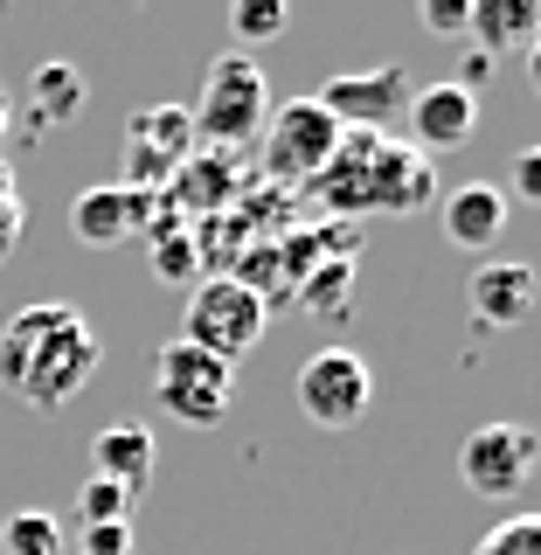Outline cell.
Segmentation results:
<instances>
[{"mask_svg": "<svg viewBox=\"0 0 541 555\" xmlns=\"http://www.w3.org/2000/svg\"><path fill=\"white\" fill-rule=\"evenodd\" d=\"M104 347L77 306L35 299L0 326V389L22 396L28 410H63L83 382L98 375Z\"/></svg>", "mask_w": 541, "mask_h": 555, "instance_id": "cell-1", "label": "cell"}, {"mask_svg": "<svg viewBox=\"0 0 541 555\" xmlns=\"http://www.w3.org/2000/svg\"><path fill=\"white\" fill-rule=\"evenodd\" d=\"M188 118H195V139H208L216 153L250 146V139L265 132V118H271V83H265V69L243 56V49L216 56V63H208V77H202V98L188 104Z\"/></svg>", "mask_w": 541, "mask_h": 555, "instance_id": "cell-2", "label": "cell"}, {"mask_svg": "<svg viewBox=\"0 0 541 555\" xmlns=\"http://www.w3.org/2000/svg\"><path fill=\"white\" fill-rule=\"evenodd\" d=\"M265 320H271V306L257 299L250 285H236V278L222 271V278H202V285L188 292L181 340L202 347V354H216L222 369H236V361L250 354L257 340H265Z\"/></svg>", "mask_w": 541, "mask_h": 555, "instance_id": "cell-3", "label": "cell"}, {"mask_svg": "<svg viewBox=\"0 0 541 555\" xmlns=\"http://www.w3.org/2000/svg\"><path fill=\"white\" fill-rule=\"evenodd\" d=\"M334 146H340V126L320 98L271 104V118H265V181L271 188H306L312 173L334 160Z\"/></svg>", "mask_w": 541, "mask_h": 555, "instance_id": "cell-4", "label": "cell"}, {"mask_svg": "<svg viewBox=\"0 0 541 555\" xmlns=\"http://www.w3.org/2000/svg\"><path fill=\"white\" fill-rule=\"evenodd\" d=\"M153 396H160V410L173 424H222L230 416V369H222L216 354H202V347H188L173 334L160 354H153Z\"/></svg>", "mask_w": 541, "mask_h": 555, "instance_id": "cell-5", "label": "cell"}, {"mask_svg": "<svg viewBox=\"0 0 541 555\" xmlns=\"http://www.w3.org/2000/svg\"><path fill=\"white\" fill-rule=\"evenodd\" d=\"M188 160H195V118H188V104H146V112H132V126H126V188L160 195Z\"/></svg>", "mask_w": 541, "mask_h": 555, "instance_id": "cell-6", "label": "cell"}, {"mask_svg": "<svg viewBox=\"0 0 541 555\" xmlns=\"http://www.w3.org/2000/svg\"><path fill=\"white\" fill-rule=\"evenodd\" d=\"M375 403V375L355 347H320V354L299 369V410L320 430H355Z\"/></svg>", "mask_w": 541, "mask_h": 555, "instance_id": "cell-7", "label": "cell"}, {"mask_svg": "<svg viewBox=\"0 0 541 555\" xmlns=\"http://www.w3.org/2000/svg\"><path fill=\"white\" fill-rule=\"evenodd\" d=\"M541 465V438L528 424H479L473 438L459 444V479L473 486L479 500H514L520 486L534 479Z\"/></svg>", "mask_w": 541, "mask_h": 555, "instance_id": "cell-8", "label": "cell"}, {"mask_svg": "<svg viewBox=\"0 0 541 555\" xmlns=\"http://www.w3.org/2000/svg\"><path fill=\"white\" fill-rule=\"evenodd\" d=\"M320 104L334 112L340 132H382V139H389V126L410 112V69H403V63L347 69V77H334V83L320 91Z\"/></svg>", "mask_w": 541, "mask_h": 555, "instance_id": "cell-9", "label": "cell"}, {"mask_svg": "<svg viewBox=\"0 0 541 555\" xmlns=\"http://www.w3.org/2000/svg\"><path fill=\"white\" fill-rule=\"evenodd\" d=\"M153 216H160V195H139V188H126V181L83 188V195L69 202V230H77V243H91V250H112V243L146 236Z\"/></svg>", "mask_w": 541, "mask_h": 555, "instance_id": "cell-10", "label": "cell"}, {"mask_svg": "<svg viewBox=\"0 0 541 555\" xmlns=\"http://www.w3.org/2000/svg\"><path fill=\"white\" fill-rule=\"evenodd\" d=\"M403 118H410V146L430 160V153H451L479 132V98L459 91V83H430V91H410Z\"/></svg>", "mask_w": 541, "mask_h": 555, "instance_id": "cell-11", "label": "cell"}, {"mask_svg": "<svg viewBox=\"0 0 541 555\" xmlns=\"http://www.w3.org/2000/svg\"><path fill=\"white\" fill-rule=\"evenodd\" d=\"M430 188H438V173L416 146H396V139H382L375 153V173H369V216H396V208H424Z\"/></svg>", "mask_w": 541, "mask_h": 555, "instance_id": "cell-12", "label": "cell"}, {"mask_svg": "<svg viewBox=\"0 0 541 555\" xmlns=\"http://www.w3.org/2000/svg\"><path fill=\"white\" fill-rule=\"evenodd\" d=\"M243 195V188H236V167L230 160H222V153H202V160L195 167H181V173H173V181H167V195H160V208H167V216H230V202Z\"/></svg>", "mask_w": 541, "mask_h": 555, "instance_id": "cell-13", "label": "cell"}, {"mask_svg": "<svg viewBox=\"0 0 541 555\" xmlns=\"http://www.w3.org/2000/svg\"><path fill=\"white\" fill-rule=\"evenodd\" d=\"M534 264H507V257H500V264H479L473 271V292H465V299H473V320L479 326H520L534 312Z\"/></svg>", "mask_w": 541, "mask_h": 555, "instance_id": "cell-14", "label": "cell"}, {"mask_svg": "<svg viewBox=\"0 0 541 555\" xmlns=\"http://www.w3.org/2000/svg\"><path fill=\"white\" fill-rule=\"evenodd\" d=\"M91 479H112L126 493H146L153 479V430L146 424H104L91 438Z\"/></svg>", "mask_w": 541, "mask_h": 555, "instance_id": "cell-15", "label": "cell"}, {"mask_svg": "<svg viewBox=\"0 0 541 555\" xmlns=\"http://www.w3.org/2000/svg\"><path fill=\"white\" fill-rule=\"evenodd\" d=\"M534 35H541V8H534V0H473L465 42L486 49V56H507V49L534 42Z\"/></svg>", "mask_w": 541, "mask_h": 555, "instance_id": "cell-16", "label": "cell"}, {"mask_svg": "<svg viewBox=\"0 0 541 555\" xmlns=\"http://www.w3.org/2000/svg\"><path fill=\"white\" fill-rule=\"evenodd\" d=\"M500 230H507V195H500V188L473 181L445 202V236L459 243V250H486V243H500Z\"/></svg>", "mask_w": 541, "mask_h": 555, "instance_id": "cell-17", "label": "cell"}, {"mask_svg": "<svg viewBox=\"0 0 541 555\" xmlns=\"http://www.w3.org/2000/svg\"><path fill=\"white\" fill-rule=\"evenodd\" d=\"M0 555H69L63 548V520L28 507V514H8L0 520Z\"/></svg>", "mask_w": 541, "mask_h": 555, "instance_id": "cell-18", "label": "cell"}, {"mask_svg": "<svg viewBox=\"0 0 541 555\" xmlns=\"http://www.w3.org/2000/svg\"><path fill=\"white\" fill-rule=\"evenodd\" d=\"M35 112L56 126V118H77L83 112V69L69 63H42L35 69Z\"/></svg>", "mask_w": 541, "mask_h": 555, "instance_id": "cell-19", "label": "cell"}, {"mask_svg": "<svg viewBox=\"0 0 541 555\" xmlns=\"http://www.w3.org/2000/svg\"><path fill=\"white\" fill-rule=\"evenodd\" d=\"M132 500L139 493H126V486H112V479H83L77 486V528H126Z\"/></svg>", "mask_w": 541, "mask_h": 555, "instance_id": "cell-20", "label": "cell"}, {"mask_svg": "<svg viewBox=\"0 0 541 555\" xmlns=\"http://www.w3.org/2000/svg\"><path fill=\"white\" fill-rule=\"evenodd\" d=\"M473 555H541V514H507L500 528L479 534Z\"/></svg>", "mask_w": 541, "mask_h": 555, "instance_id": "cell-21", "label": "cell"}, {"mask_svg": "<svg viewBox=\"0 0 541 555\" xmlns=\"http://www.w3.org/2000/svg\"><path fill=\"white\" fill-rule=\"evenodd\" d=\"M230 28H236V42H271V35H285V28H292V14L278 8V0H236Z\"/></svg>", "mask_w": 541, "mask_h": 555, "instance_id": "cell-22", "label": "cell"}, {"mask_svg": "<svg viewBox=\"0 0 541 555\" xmlns=\"http://www.w3.org/2000/svg\"><path fill=\"white\" fill-rule=\"evenodd\" d=\"M347 257H334V264H312L306 271V306H320V312H340L347 306Z\"/></svg>", "mask_w": 541, "mask_h": 555, "instance_id": "cell-23", "label": "cell"}, {"mask_svg": "<svg viewBox=\"0 0 541 555\" xmlns=\"http://www.w3.org/2000/svg\"><path fill=\"white\" fill-rule=\"evenodd\" d=\"M465 22H473L465 0H430V8H424V28L430 35H465Z\"/></svg>", "mask_w": 541, "mask_h": 555, "instance_id": "cell-24", "label": "cell"}, {"mask_svg": "<svg viewBox=\"0 0 541 555\" xmlns=\"http://www.w3.org/2000/svg\"><path fill=\"white\" fill-rule=\"evenodd\" d=\"M514 195L520 202H541V146L514 153Z\"/></svg>", "mask_w": 541, "mask_h": 555, "instance_id": "cell-25", "label": "cell"}, {"mask_svg": "<svg viewBox=\"0 0 541 555\" xmlns=\"http://www.w3.org/2000/svg\"><path fill=\"white\" fill-rule=\"evenodd\" d=\"M132 548V520L126 528H83V555H126Z\"/></svg>", "mask_w": 541, "mask_h": 555, "instance_id": "cell-26", "label": "cell"}, {"mask_svg": "<svg viewBox=\"0 0 541 555\" xmlns=\"http://www.w3.org/2000/svg\"><path fill=\"white\" fill-rule=\"evenodd\" d=\"M528 83L541 91V35H534V49H528Z\"/></svg>", "mask_w": 541, "mask_h": 555, "instance_id": "cell-27", "label": "cell"}, {"mask_svg": "<svg viewBox=\"0 0 541 555\" xmlns=\"http://www.w3.org/2000/svg\"><path fill=\"white\" fill-rule=\"evenodd\" d=\"M8 126H14V118H8V91H0V146H8Z\"/></svg>", "mask_w": 541, "mask_h": 555, "instance_id": "cell-28", "label": "cell"}]
</instances>
